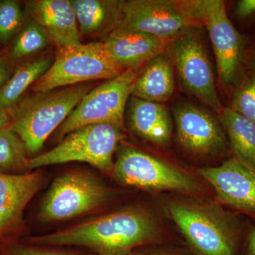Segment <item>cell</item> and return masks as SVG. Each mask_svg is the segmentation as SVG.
<instances>
[{
    "label": "cell",
    "instance_id": "cell-8",
    "mask_svg": "<svg viewBox=\"0 0 255 255\" xmlns=\"http://www.w3.org/2000/svg\"><path fill=\"white\" fill-rule=\"evenodd\" d=\"M113 177L124 185L145 190L196 193L200 186L194 177L157 157L132 147L120 151Z\"/></svg>",
    "mask_w": 255,
    "mask_h": 255
},
{
    "label": "cell",
    "instance_id": "cell-12",
    "mask_svg": "<svg viewBox=\"0 0 255 255\" xmlns=\"http://www.w3.org/2000/svg\"><path fill=\"white\" fill-rule=\"evenodd\" d=\"M198 172L212 186L223 204L255 214V168L233 157L221 165L204 167Z\"/></svg>",
    "mask_w": 255,
    "mask_h": 255
},
{
    "label": "cell",
    "instance_id": "cell-20",
    "mask_svg": "<svg viewBox=\"0 0 255 255\" xmlns=\"http://www.w3.org/2000/svg\"><path fill=\"white\" fill-rule=\"evenodd\" d=\"M219 118L229 137L234 157L255 169V122L230 107L223 109Z\"/></svg>",
    "mask_w": 255,
    "mask_h": 255
},
{
    "label": "cell",
    "instance_id": "cell-17",
    "mask_svg": "<svg viewBox=\"0 0 255 255\" xmlns=\"http://www.w3.org/2000/svg\"><path fill=\"white\" fill-rule=\"evenodd\" d=\"M128 114L130 128L139 136L157 145L169 143L172 122L163 105L133 97L129 102Z\"/></svg>",
    "mask_w": 255,
    "mask_h": 255
},
{
    "label": "cell",
    "instance_id": "cell-23",
    "mask_svg": "<svg viewBox=\"0 0 255 255\" xmlns=\"http://www.w3.org/2000/svg\"><path fill=\"white\" fill-rule=\"evenodd\" d=\"M50 41L46 32L31 18L16 38L11 49V57L21 58L36 53L48 46Z\"/></svg>",
    "mask_w": 255,
    "mask_h": 255
},
{
    "label": "cell",
    "instance_id": "cell-30",
    "mask_svg": "<svg viewBox=\"0 0 255 255\" xmlns=\"http://www.w3.org/2000/svg\"><path fill=\"white\" fill-rule=\"evenodd\" d=\"M11 119V110H5L0 109V130L9 127Z\"/></svg>",
    "mask_w": 255,
    "mask_h": 255
},
{
    "label": "cell",
    "instance_id": "cell-19",
    "mask_svg": "<svg viewBox=\"0 0 255 255\" xmlns=\"http://www.w3.org/2000/svg\"><path fill=\"white\" fill-rule=\"evenodd\" d=\"M173 63L170 56L161 53L149 62L138 75L131 95L149 102L162 103L170 100L174 91Z\"/></svg>",
    "mask_w": 255,
    "mask_h": 255
},
{
    "label": "cell",
    "instance_id": "cell-26",
    "mask_svg": "<svg viewBox=\"0 0 255 255\" xmlns=\"http://www.w3.org/2000/svg\"><path fill=\"white\" fill-rule=\"evenodd\" d=\"M11 255H82L78 253H64V252L43 251L35 248H16Z\"/></svg>",
    "mask_w": 255,
    "mask_h": 255
},
{
    "label": "cell",
    "instance_id": "cell-25",
    "mask_svg": "<svg viewBox=\"0 0 255 255\" xmlns=\"http://www.w3.org/2000/svg\"><path fill=\"white\" fill-rule=\"evenodd\" d=\"M23 11L14 0L0 1V42L7 43L19 29L23 21Z\"/></svg>",
    "mask_w": 255,
    "mask_h": 255
},
{
    "label": "cell",
    "instance_id": "cell-7",
    "mask_svg": "<svg viewBox=\"0 0 255 255\" xmlns=\"http://www.w3.org/2000/svg\"><path fill=\"white\" fill-rule=\"evenodd\" d=\"M137 76V70L128 69L117 78L92 89L61 124L58 135L63 136L92 124H112L122 129L126 107Z\"/></svg>",
    "mask_w": 255,
    "mask_h": 255
},
{
    "label": "cell",
    "instance_id": "cell-15",
    "mask_svg": "<svg viewBox=\"0 0 255 255\" xmlns=\"http://www.w3.org/2000/svg\"><path fill=\"white\" fill-rule=\"evenodd\" d=\"M28 14L58 48L81 43L78 21L69 0H33L26 3Z\"/></svg>",
    "mask_w": 255,
    "mask_h": 255
},
{
    "label": "cell",
    "instance_id": "cell-33",
    "mask_svg": "<svg viewBox=\"0 0 255 255\" xmlns=\"http://www.w3.org/2000/svg\"><path fill=\"white\" fill-rule=\"evenodd\" d=\"M128 255H136V254H135V253H133V252H132V253H130V254Z\"/></svg>",
    "mask_w": 255,
    "mask_h": 255
},
{
    "label": "cell",
    "instance_id": "cell-3",
    "mask_svg": "<svg viewBox=\"0 0 255 255\" xmlns=\"http://www.w3.org/2000/svg\"><path fill=\"white\" fill-rule=\"evenodd\" d=\"M166 209L189 245L200 255H236L238 230L235 220L210 202L176 199Z\"/></svg>",
    "mask_w": 255,
    "mask_h": 255
},
{
    "label": "cell",
    "instance_id": "cell-32",
    "mask_svg": "<svg viewBox=\"0 0 255 255\" xmlns=\"http://www.w3.org/2000/svg\"><path fill=\"white\" fill-rule=\"evenodd\" d=\"M250 65H251V68L253 71V73L255 75V50L251 55V60H250Z\"/></svg>",
    "mask_w": 255,
    "mask_h": 255
},
{
    "label": "cell",
    "instance_id": "cell-5",
    "mask_svg": "<svg viewBox=\"0 0 255 255\" xmlns=\"http://www.w3.org/2000/svg\"><path fill=\"white\" fill-rule=\"evenodd\" d=\"M182 2L191 16L209 32L220 83L228 90L239 85L243 80L246 41L228 17L224 1L194 0Z\"/></svg>",
    "mask_w": 255,
    "mask_h": 255
},
{
    "label": "cell",
    "instance_id": "cell-13",
    "mask_svg": "<svg viewBox=\"0 0 255 255\" xmlns=\"http://www.w3.org/2000/svg\"><path fill=\"white\" fill-rule=\"evenodd\" d=\"M174 117L178 140L187 150L209 155L226 147V137L222 127L206 111L182 104L174 109Z\"/></svg>",
    "mask_w": 255,
    "mask_h": 255
},
{
    "label": "cell",
    "instance_id": "cell-9",
    "mask_svg": "<svg viewBox=\"0 0 255 255\" xmlns=\"http://www.w3.org/2000/svg\"><path fill=\"white\" fill-rule=\"evenodd\" d=\"M169 48L183 88L221 114L224 107L216 90L211 62L200 38L193 31L183 32L174 38Z\"/></svg>",
    "mask_w": 255,
    "mask_h": 255
},
{
    "label": "cell",
    "instance_id": "cell-14",
    "mask_svg": "<svg viewBox=\"0 0 255 255\" xmlns=\"http://www.w3.org/2000/svg\"><path fill=\"white\" fill-rule=\"evenodd\" d=\"M173 40L117 28L106 37L103 43L112 58L124 70H137L164 53Z\"/></svg>",
    "mask_w": 255,
    "mask_h": 255
},
{
    "label": "cell",
    "instance_id": "cell-24",
    "mask_svg": "<svg viewBox=\"0 0 255 255\" xmlns=\"http://www.w3.org/2000/svg\"><path fill=\"white\" fill-rule=\"evenodd\" d=\"M230 108L255 122V75L244 79L238 85Z\"/></svg>",
    "mask_w": 255,
    "mask_h": 255
},
{
    "label": "cell",
    "instance_id": "cell-21",
    "mask_svg": "<svg viewBox=\"0 0 255 255\" xmlns=\"http://www.w3.org/2000/svg\"><path fill=\"white\" fill-rule=\"evenodd\" d=\"M50 57L39 58L19 67L0 89V109L10 110L26 90L48 71L53 63Z\"/></svg>",
    "mask_w": 255,
    "mask_h": 255
},
{
    "label": "cell",
    "instance_id": "cell-29",
    "mask_svg": "<svg viewBox=\"0 0 255 255\" xmlns=\"http://www.w3.org/2000/svg\"><path fill=\"white\" fill-rule=\"evenodd\" d=\"M9 75V65L2 56H0V89L6 83Z\"/></svg>",
    "mask_w": 255,
    "mask_h": 255
},
{
    "label": "cell",
    "instance_id": "cell-28",
    "mask_svg": "<svg viewBox=\"0 0 255 255\" xmlns=\"http://www.w3.org/2000/svg\"><path fill=\"white\" fill-rule=\"evenodd\" d=\"M136 255H187L184 253L174 251V250L165 249V248H154V249L144 250Z\"/></svg>",
    "mask_w": 255,
    "mask_h": 255
},
{
    "label": "cell",
    "instance_id": "cell-27",
    "mask_svg": "<svg viewBox=\"0 0 255 255\" xmlns=\"http://www.w3.org/2000/svg\"><path fill=\"white\" fill-rule=\"evenodd\" d=\"M255 14V0H241L236 7V14L238 17L246 18Z\"/></svg>",
    "mask_w": 255,
    "mask_h": 255
},
{
    "label": "cell",
    "instance_id": "cell-18",
    "mask_svg": "<svg viewBox=\"0 0 255 255\" xmlns=\"http://www.w3.org/2000/svg\"><path fill=\"white\" fill-rule=\"evenodd\" d=\"M80 35L105 36L118 26L122 15V1L71 0Z\"/></svg>",
    "mask_w": 255,
    "mask_h": 255
},
{
    "label": "cell",
    "instance_id": "cell-1",
    "mask_svg": "<svg viewBox=\"0 0 255 255\" xmlns=\"http://www.w3.org/2000/svg\"><path fill=\"white\" fill-rule=\"evenodd\" d=\"M158 228L148 213L127 209L105 215L33 240L50 246L85 247L99 255H128L137 247L152 242Z\"/></svg>",
    "mask_w": 255,
    "mask_h": 255
},
{
    "label": "cell",
    "instance_id": "cell-11",
    "mask_svg": "<svg viewBox=\"0 0 255 255\" xmlns=\"http://www.w3.org/2000/svg\"><path fill=\"white\" fill-rule=\"evenodd\" d=\"M108 196L107 188L91 176L80 172L63 174L52 184L40 216L45 221L72 219L97 209Z\"/></svg>",
    "mask_w": 255,
    "mask_h": 255
},
{
    "label": "cell",
    "instance_id": "cell-6",
    "mask_svg": "<svg viewBox=\"0 0 255 255\" xmlns=\"http://www.w3.org/2000/svg\"><path fill=\"white\" fill-rule=\"evenodd\" d=\"M121 128L112 124H92L70 132L54 148L28 159L27 168L82 162L107 174L113 172V156L122 141Z\"/></svg>",
    "mask_w": 255,
    "mask_h": 255
},
{
    "label": "cell",
    "instance_id": "cell-22",
    "mask_svg": "<svg viewBox=\"0 0 255 255\" xmlns=\"http://www.w3.org/2000/svg\"><path fill=\"white\" fill-rule=\"evenodd\" d=\"M26 145L9 127L0 130V172L27 167Z\"/></svg>",
    "mask_w": 255,
    "mask_h": 255
},
{
    "label": "cell",
    "instance_id": "cell-2",
    "mask_svg": "<svg viewBox=\"0 0 255 255\" xmlns=\"http://www.w3.org/2000/svg\"><path fill=\"white\" fill-rule=\"evenodd\" d=\"M94 87L90 82L37 92L11 109L9 128L24 142L28 153L36 154Z\"/></svg>",
    "mask_w": 255,
    "mask_h": 255
},
{
    "label": "cell",
    "instance_id": "cell-31",
    "mask_svg": "<svg viewBox=\"0 0 255 255\" xmlns=\"http://www.w3.org/2000/svg\"><path fill=\"white\" fill-rule=\"evenodd\" d=\"M248 255H255V228L252 230L248 236Z\"/></svg>",
    "mask_w": 255,
    "mask_h": 255
},
{
    "label": "cell",
    "instance_id": "cell-4",
    "mask_svg": "<svg viewBox=\"0 0 255 255\" xmlns=\"http://www.w3.org/2000/svg\"><path fill=\"white\" fill-rule=\"evenodd\" d=\"M103 41L60 47L51 66L33 87L36 92L51 91L97 80H110L124 71Z\"/></svg>",
    "mask_w": 255,
    "mask_h": 255
},
{
    "label": "cell",
    "instance_id": "cell-16",
    "mask_svg": "<svg viewBox=\"0 0 255 255\" xmlns=\"http://www.w3.org/2000/svg\"><path fill=\"white\" fill-rule=\"evenodd\" d=\"M38 172H0V238L21 221L23 209L41 185Z\"/></svg>",
    "mask_w": 255,
    "mask_h": 255
},
{
    "label": "cell",
    "instance_id": "cell-10",
    "mask_svg": "<svg viewBox=\"0 0 255 255\" xmlns=\"http://www.w3.org/2000/svg\"><path fill=\"white\" fill-rule=\"evenodd\" d=\"M122 15L117 28L141 32L160 38H174L201 26L191 16L182 1H122Z\"/></svg>",
    "mask_w": 255,
    "mask_h": 255
}]
</instances>
